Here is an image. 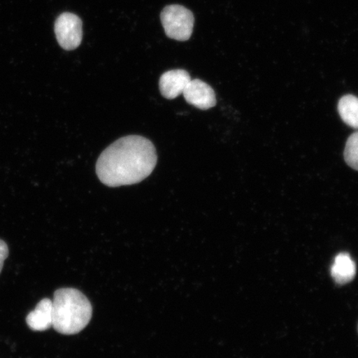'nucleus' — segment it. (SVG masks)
<instances>
[{"mask_svg": "<svg viewBox=\"0 0 358 358\" xmlns=\"http://www.w3.org/2000/svg\"><path fill=\"white\" fill-rule=\"evenodd\" d=\"M55 34L58 43L66 51L74 50L83 40V22L78 15L64 13L55 22Z\"/></svg>", "mask_w": 358, "mask_h": 358, "instance_id": "obj_4", "label": "nucleus"}, {"mask_svg": "<svg viewBox=\"0 0 358 358\" xmlns=\"http://www.w3.org/2000/svg\"><path fill=\"white\" fill-rule=\"evenodd\" d=\"M182 95L189 104L200 110L211 109L217 104L213 88L199 79L191 80Z\"/></svg>", "mask_w": 358, "mask_h": 358, "instance_id": "obj_5", "label": "nucleus"}, {"mask_svg": "<svg viewBox=\"0 0 358 358\" xmlns=\"http://www.w3.org/2000/svg\"><path fill=\"white\" fill-rule=\"evenodd\" d=\"M356 272V264L348 253H340L335 257L334 265L331 268V275L336 283H349L355 279Z\"/></svg>", "mask_w": 358, "mask_h": 358, "instance_id": "obj_8", "label": "nucleus"}, {"mask_svg": "<svg viewBox=\"0 0 358 358\" xmlns=\"http://www.w3.org/2000/svg\"><path fill=\"white\" fill-rule=\"evenodd\" d=\"M8 257V245L3 241L0 240V273L2 271L3 262Z\"/></svg>", "mask_w": 358, "mask_h": 358, "instance_id": "obj_11", "label": "nucleus"}, {"mask_svg": "<svg viewBox=\"0 0 358 358\" xmlns=\"http://www.w3.org/2000/svg\"><path fill=\"white\" fill-rule=\"evenodd\" d=\"M191 80L189 73L185 70L169 71L161 76L159 80L161 94L166 99H176L182 94Z\"/></svg>", "mask_w": 358, "mask_h": 358, "instance_id": "obj_6", "label": "nucleus"}, {"mask_svg": "<svg viewBox=\"0 0 358 358\" xmlns=\"http://www.w3.org/2000/svg\"><path fill=\"white\" fill-rule=\"evenodd\" d=\"M344 159L349 166L358 171V131L353 133L348 138L344 150Z\"/></svg>", "mask_w": 358, "mask_h": 358, "instance_id": "obj_10", "label": "nucleus"}, {"mask_svg": "<svg viewBox=\"0 0 358 358\" xmlns=\"http://www.w3.org/2000/svg\"><path fill=\"white\" fill-rule=\"evenodd\" d=\"M340 117L353 129H358V98L352 95L344 96L338 106Z\"/></svg>", "mask_w": 358, "mask_h": 358, "instance_id": "obj_9", "label": "nucleus"}, {"mask_svg": "<svg viewBox=\"0 0 358 358\" xmlns=\"http://www.w3.org/2000/svg\"><path fill=\"white\" fill-rule=\"evenodd\" d=\"M26 322L30 329L38 332L50 329L53 323L52 301L43 299L35 310L27 316Z\"/></svg>", "mask_w": 358, "mask_h": 358, "instance_id": "obj_7", "label": "nucleus"}, {"mask_svg": "<svg viewBox=\"0 0 358 358\" xmlns=\"http://www.w3.org/2000/svg\"><path fill=\"white\" fill-rule=\"evenodd\" d=\"M52 327L57 332L77 334L83 330L92 316L91 303L79 290L73 288L57 289L52 301Z\"/></svg>", "mask_w": 358, "mask_h": 358, "instance_id": "obj_2", "label": "nucleus"}, {"mask_svg": "<svg viewBox=\"0 0 358 358\" xmlns=\"http://www.w3.org/2000/svg\"><path fill=\"white\" fill-rule=\"evenodd\" d=\"M161 22L169 38L178 41H187L194 30V17L187 8L180 6H169L161 13Z\"/></svg>", "mask_w": 358, "mask_h": 358, "instance_id": "obj_3", "label": "nucleus"}, {"mask_svg": "<svg viewBox=\"0 0 358 358\" xmlns=\"http://www.w3.org/2000/svg\"><path fill=\"white\" fill-rule=\"evenodd\" d=\"M155 147L138 136L119 138L102 152L96 174L105 185L116 187L141 182L149 177L157 164Z\"/></svg>", "mask_w": 358, "mask_h": 358, "instance_id": "obj_1", "label": "nucleus"}]
</instances>
